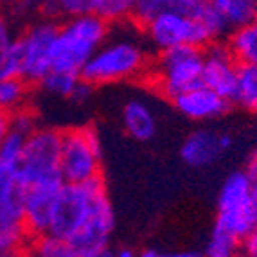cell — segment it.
<instances>
[{"label": "cell", "instance_id": "cell-1", "mask_svg": "<svg viewBox=\"0 0 257 257\" xmlns=\"http://www.w3.org/2000/svg\"><path fill=\"white\" fill-rule=\"evenodd\" d=\"M115 228V212L103 178L86 184H63L49 234L76 248L108 246Z\"/></svg>", "mask_w": 257, "mask_h": 257}, {"label": "cell", "instance_id": "cell-2", "mask_svg": "<svg viewBox=\"0 0 257 257\" xmlns=\"http://www.w3.org/2000/svg\"><path fill=\"white\" fill-rule=\"evenodd\" d=\"M153 49L135 20L111 24L108 36L81 70L90 86L146 81L153 63Z\"/></svg>", "mask_w": 257, "mask_h": 257}, {"label": "cell", "instance_id": "cell-3", "mask_svg": "<svg viewBox=\"0 0 257 257\" xmlns=\"http://www.w3.org/2000/svg\"><path fill=\"white\" fill-rule=\"evenodd\" d=\"M26 137L9 130L0 146V253L22 255L31 241L24 216L26 182L20 173V160Z\"/></svg>", "mask_w": 257, "mask_h": 257}, {"label": "cell", "instance_id": "cell-4", "mask_svg": "<svg viewBox=\"0 0 257 257\" xmlns=\"http://www.w3.org/2000/svg\"><path fill=\"white\" fill-rule=\"evenodd\" d=\"M142 27L144 38L153 52L169 51L176 47H200L227 38V27L223 26L210 2L193 13L185 11H162L155 15Z\"/></svg>", "mask_w": 257, "mask_h": 257}, {"label": "cell", "instance_id": "cell-5", "mask_svg": "<svg viewBox=\"0 0 257 257\" xmlns=\"http://www.w3.org/2000/svg\"><path fill=\"white\" fill-rule=\"evenodd\" d=\"M110 24L94 15L58 22L52 43V69L81 74L86 61L106 40Z\"/></svg>", "mask_w": 257, "mask_h": 257}, {"label": "cell", "instance_id": "cell-6", "mask_svg": "<svg viewBox=\"0 0 257 257\" xmlns=\"http://www.w3.org/2000/svg\"><path fill=\"white\" fill-rule=\"evenodd\" d=\"M214 227L236 237L239 243L257 227L255 185L246 169L230 173L223 182Z\"/></svg>", "mask_w": 257, "mask_h": 257}, {"label": "cell", "instance_id": "cell-7", "mask_svg": "<svg viewBox=\"0 0 257 257\" xmlns=\"http://www.w3.org/2000/svg\"><path fill=\"white\" fill-rule=\"evenodd\" d=\"M60 175L63 184H86L103 178V150L97 130L85 124L61 132Z\"/></svg>", "mask_w": 257, "mask_h": 257}, {"label": "cell", "instance_id": "cell-8", "mask_svg": "<svg viewBox=\"0 0 257 257\" xmlns=\"http://www.w3.org/2000/svg\"><path fill=\"white\" fill-rule=\"evenodd\" d=\"M203 49L176 47L169 51L155 52L150 76L146 81L162 97H176L182 92L202 83Z\"/></svg>", "mask_w": 257, "mask_h": 257}, {"label": "cell", "instance_id": "cell-9", "mask_svg": "<svg viewBox=\"0 0 257 257\" xmlns=\"http://www.w3.org/2000/svg\"><path fill=\"white\" fill-rule=\"evenodd\" d=\"M58 20L38 17L18 33L15 52L18 61V76L29 85L38 86L52 70V43Z\"/></svg>", "mask_w": 257, "mask_h": 257}, {"label": "cell", "instance_id": "cell-10", "mask_svg": "<svg viewBox=\"0 0 257 257\" xmlns=\"http://www.w3.org/2000/svg\"><path fill=\"white\" fill-rule=\"evenodd\" d=\"M60 144L61 132L49 126L40 124L27 135L20 160V173L26 187L63 182L60 175Z\"/></svg>", "mask_w": 257, "mask_h": 257}, {"label": "cell", "instance_id": "cell-11", "mask_svg": "<svg viewBox=\"0 0 257 257\" xmlns=\"http://www.w3.org/2000/svg\"><path fill=\"white\" fill-rule=\"evenodd\" d=\"M137 4L139 0H47L40 17H49L60 22L63 18L94 15L111 26L133 20Z\"/></svg>", "mask_w": 257, "mask_h": 257}, {"label": "cell", "instance_id": "cell-12", "mask_svg": "<svg viewBox=\"0 0 257 257\" xmlns=\"http://www.w3.org/2000/svg\"><path fill=\"white\" fill-rule=\"evenodd\" d=\"M237 70H239V61L234 58L225 40L210 43L203 49L202 83L228 101L236 90Z\"/></svg>", "mask_w": 257, "mask_h": 257}, {"label": "cell", "instance_id": "cell-13", "mask_svg": "<svg viewBox=\"0 0 257 257\" xmlns=\"http://www.w3.org/2000/svg\"><path fill=\"white\" fill-rule=\"evenodd\" d=\"M232 148V137L219 130L202 126L191 132L184 139L180 157L184 164L194 169L214 166L223 155Z\"/></svg>", "mask_w": 257, "mask_h": 257}, {"label": "cell", "instance_id": "cell-14", "mask_svg": "<svg viewBox=\"0 0 257 257\" xmlns=\"http://www.w3.org/2000/svg\"><path fill=\"white\" fill-rule=\"evenodd\" d=\"M176 111L193 122H210L228 111L232 103L218 92L210 90L203 83L182 92L171 99Z\"/></svg>", "mask_w": 257, "mask_h": 257}, {"label": "cell", "instance_id": "cell-15", "mask_svg": "<svg viewBox=\"0 0 257 257\" xmlns=\"http://www.w3.org/2000/svg\"><path fill=\"white\" fill-rule=\"evenodd\" d=\"M61 187H63V182L29 185L26 189L24 216H26V225L31 239L49 234Z\"/></svg>", "mask_w": 257, "mask_h": 257}, {"label": "cell", "instance_id": "cell-16", "mask_svg": "<svg viewBox=\"0 0 257 257\" xmlns=\"http://www.w3.org/2000/svg\"><path fill=\"white\" fill-rule=\"evenodd\" d=\"M120 122L130 137L139 142H148L157 135V115L151 104L142 97L128 99L120 111Z\"/></svg>", "mask_w": 257, "mask_h": 257}, {"label": "cell", "instance_id": "cell-17", "mask_svg": "<svg viewBox=\"0 0 257 257\" xmlns=\"http://www.w3.org/2000/svg\"><path fill=\"white\" fill-rule=\"evenodd\" d=\"M38 88L43 94L56 99H72V101H86L90 97L94 86L85 83L79 74L63 72V70L52 69L47 76L43 77Z\"/></svg>", "mask_w": 257, "mask_h": 257}, {"label": "cell", "instance_id": "cell-18", "mask_svg": "<svg viewBox=\"0 0 257 257\" xmlns=\"http://www.w3.org/2000/svg\"><path fill=\"white\" fill-rule=\"evenodd\" d=\"M26 257H113V250L110 246L97 250L76 248L74 244L61 241L58 237L45 234V236L33 237L27 244Z\"/></svg>", "mask_w": 257, "mask_h": 257}, {"label": "cell", "instance_id": "cell-19", "mask_svg": "<svg viewBox=\"0 0 257 257\" xmlns=\"http://www.w3.org/2000/svg\"><path fill=\"white\" fill-rule=\"evenodd\" d=\"M210 6L221 18L228 35L257 20V0H210Z\"/></svg>", "mask_w": 257, "mask_h": 257}, {"label": "cell", "instance_id": "cell-20", "mask_svg": "<svg viewBox=\"0 0 257 257\" xmlns=\"http://www.w3.org/2000/svg\"><path fill=\"white\" fill-rule=\"evenodd\" d=\"M33 85L20 76H0V110L15 113L22 108L31 106Z\"/></svg>", "mask_w": 257, "mask_h": 257}, {"label": "cell", "instance_id": "cell-21", "mask_svg": "<svg viewBox=\"0 0 257 257\" xmlns=\"http://www.w3.org/2000/svg\"><path fill=\"white\" fill-rule=\"evenodd\" d=\"M18 31L13 17L0 11V76H18V61L15 52Z\"/></svg>", "mask_w": 257, "mask_h": 257}, {"label": "cell", "instance_id": "cell-22", "mask_svg": "<svg viewBox=\"0 0 257 257\" xmlns=\"http://www.w3.org/2000/svg\"><path fill=\"white\" fill-rule=\"evenodd\" d=\"M230 103L244 111L257 113V65L239 63L236 90Z\"/></svg>", "mask_w": 257, "mask_h": 257}, {"label": "cell", "instance_id": "cell-23", "mask_svg": "<svg viewBox=\"0 0 257 257\" xmlns=\"http://www.w3.org/2000/svg\"><path fill=\"white\" fill-rule=\"evenodd\" d=\"M225 42L241 65H257V20L232 31Z\"/></svg>", "mask_w": 257, "mask_h": 257}, {"label": "cell", "instance_id": "cell-24", "mask_svg": "<svg viewBox=\"0 0 257 257\" xmlns=\"http://www.w3.org/2000/svg\"><path fill=\"white\" fill-rule=\"evenodd\" d=\"M210 0H139L133 20L137 22V24H144L151 17L162 13V11H185V13H193L196 9L207 6Z\"/></svg>", "mask_w": 257, "mask_h": 257}, {"label": "cell", "instance_id": "cell-25", "mask_svg": "<svg viewBox=\"0 0 257 257\" xmlns=\"http://www.w3.org/2000/svg\"><path fill=\"white\" fill-rule=\"evenodd\" d=\"M239 248H241V243L236 237H232L227 232L212 227L209 243H207L205 257H225L234 252H239Z\"/></svg>", "mask_w": 257, "mask_h": 257}, {"label": "cell", "instance_id": "cell-26", "mask_svg": "<svg viewBox=\"0 0 257 257\" xmlns=\"http://www.w3.org/2000/svg\"><path fill=\"white\" fill-rule=\"evenodd\" d=\"M40 126V119H38V113L31 106L22 108V110L15 111L11 113V130L24 137H27L29 133H33L36 128Z\"/></svg>", "mask_w": 257, "mask_h": 257}, {"label": "cell", "instance_id": "cell-27", "mask_svg": "<svg viewBox=\"0 0 257 257\" xmlns=\"http://www.w3.org/2000/svg\"><path fill=\"white\" fill-rule=\"evenodd\" d=\"M239 250L244 257H257V227L241 241Z\"/></svg>", "mask_w": 257, "mask_h": 257}, {"label": "cell", "instance_id": "cell-28", "mask_svg": "<svg viewBox=\"0 0 257 257\" xmlns=\"http://www.w3.org/2000/svg\"><path fill=\"white\" fill-rule=\"evenodd\" d=\"M45 2H47V0H24V4H22L20 11H18L17 15H20V17H24V18L33 17V15H38L40 17Z\"/></svg>", "mask_w": 257, "mask_h": 257}, {"label": "cell", "instance_id": "cell-29", "mask_svg": "<svg viewBox=\"0 0 257 257\" xmlns=\"http://www.w3.org/2000/svg\"><path fill=\"white\" fill-rule=\"evenodd\" d=\"M22 4H24V0H0V11L9 17H17Z\"/></svg>", "mask_w": 257, "mask_h": 257}, {"label": "cell", "instance_id": "cell-30", "mask_svg": "<svg viewBox=\"0 0 257 257\" xmlns=\"http://www.w3.org/2000/svg\"><path fill=\"white\" fill-rule=\"evenodd\" d=\"M9 130H11V115L0 110V146L4 144L6 137L9 135Z\"/></svg>", "mask_w": 257, "mask_h": 257}, {"label": "cell", "instance_id": "cell-31", "mask_svg": "<svg viewBox=\"0 0 257 257\" xmlns=\"http://www.w3.org/2000/svg\"><path fill=\"white\" fill-rule=\"evenodd\" d=\"M246 171L250 173V176H252L253 182L257 184V150L253 151V155L250 157V162H248V167H246Z\"/></svg>", "mask_w": 257, "mask_h": 257}, {"label": "cell", "instance_id": "cell-32", "mask_svg": "<svg viewBox=\"0 0 257 257\" xmlns=\"http://www.w3.org/2000/svg\"><path fill=\"white\" fill-rule=\"evenodd\" d=\"M159 257H205V255L196 252H167V253L159 252Z\"/></svg>", "mask_w": 257, "mask_h": 257}, {"label": "cell", "instance_id": "cell-33", "mask_svg": "<svg viewBox=\"0 0 257 257\" xmlns=\"http://www.w3.org/2000/svg\"><path fill=\"white\" fill-rule=\"evenodd\" d=\"M139 253L133 252L132 248H128V246H120V248L113 250V257H137Z\"/></svg>", "mask_w": 257, "mask_h": 257}, {"label": "cell", "instance_id": "cell-34", "mask_svg": "<svg viewBox=\"0 0 257 257\" xmlns=\"http://www.w3.org/2000/svg\"><path fill=\"white\" fill-rule=\"evenodd\" d=\"M225 257H244V255L241 253V250H239V252H234V253H230V255H225Z\"/></svg>", "mask_w": 257, "mask_h": 257}, {"label": "cell", "instance_id": "cell-35", "mask_svg": "<svg viewBox=\"0 0 257 257\" xmlns=\"http://www.w3.org/2000/svg\"><path fill=\"white\" fill-rule=\"evenodd\" d=\"M13 257H26V255H24V253H22V255H13Z\"/></svg>", "mask_w": 257, "mask_h": 257}, {"label": "cell", "instance_id": "cell-36", "mask_svg": "<svg viewBox=\"0 0 257 257\" xmlns=\"http://www.w3.org/2000/svg\"><path fill=\"white\" fill-rule=\"evenodd\" d=\"M0 257H8V255H2V253H0Z\"/></svg>", "mask_w": 257, "mask_h": 257}]
</instances>
